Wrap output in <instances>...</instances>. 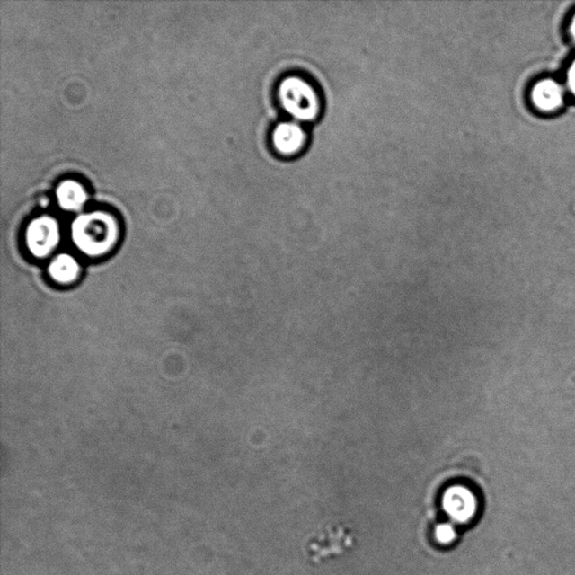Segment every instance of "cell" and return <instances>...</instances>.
Listing matches in <instances>:
<instances>
[{"label":"cell","mask_w":575,"mask_h":575,"mask_svg":"<svg viewBox=\"0 0 575 575\" xmlns=\"http://www.w3.org/2000/svg\"><path fill=\"white\" fill-rule=\"evenodd\" d=\"M71 237L84 254L97 258L114 249L119 237V227L114 216L105 211L78 216L71 225Z\"/></svg>","instance_id":"cell-1"},{"label":"cell","mask_w":575,"mask_h":575,"mask_svg":"<svg viewBox=\"0 0 575 575\" xmlns=\"http://www.w3.org/2000/svg\"><path fill=\"white\" fill-rule=\"evenodd\" d=\"M279 102L283 110L296 121H310L321 112V98L309 81L298 75H289L279 84Z\"/></svg>","instance_id":"cell-2"},{"label":"cell","mask_w":575,"mask_h":575,"mask_svg":"<svg viewBox=\"0 0 575 575\" xmlns=\"http://www.w3.org/2000/svg\"><path fill=\"white\" fill-rule=\"evenodd\" d=\"M60 238L58 220L49 216L31 220L26 229V245L35 258H47L57 249Z\"/></svg>","instance_id":"cell-3"},{"label":"cell","mask_w":575,"mask_h":575,"mask_svg":"<svg viewBox=\"0 0 575 575\" xmlns=\"http://www.w3.org/2000/svg\"><path fill=\"white\" fill-rule=\"evenodd\" d=\"M443 503L447 515L458 524H469L474 519L479 508L475 492L463 483L452 484L445 490Z\"/></svg>","instance_id":"cell-4"},{"label":"cell","mask_w":575,"mask_h":575,"mask_svg":"<svg viewBox=\"0 0 575 575\" xmlns=\"http://www.w3.org/2000/svg\"><path fill=\"white\" fill-rule=\"evenodd\" d=\"M271 139L279 155L290 156L303 151L307 135L298 121H282L274 128Z\"/></svg>","instance_id":"cell-5"},{"label":"cell","mask_w":575,"mask_h":575,"mask_svg":"<svg viewBox=\"0 0 575 575\" xmlns=\"http://www.w3.org/2000/svg\"><path fill=\"white\" fill-rule=\"evenodd\" d=\"M532 101L539 111H554L563 105V88L555 80L539 81L532 90Z\"/></svg>","instance_id":"cell-6"},{"label":"cell","mask_w":575,"mask_h":575,"mask_svg":"<svg viewBox=\"0 0 575 575\" xmlns=\"http://www.w3.org/2000/svg\"><path fill=\"white\" fill-rule=\"evenodd\" d=\"M80 273L78 261L69 254H58L49 265V277L60 285H70L79 278Z\"/></svg>","instance_id":"cell-7"},{"label":"cell","mask_w":575,"mask_h":575,"mask_svg":"<svg viewBox=\"0 0 575 575\" xmlns=\"http://www.w3.org/2000/svg\"><path fill=\"white\" fill-rule=\"evenodd\" d=\"M57 197L58 205L67 211L80 210L88 200V193L84 188L72 180H67L58 187Z\"/></svg>","instance_id":"cell-8"},{"label":"cell","mask_w":575,"mask_h":575,"mask_svg":"<svg viewBox=\"0 0 575 575\" xmlns=\"http://www.w3.org/2000/svg\"><path fill=\"white\" fill-rule=\"evenodd\" d=\"M568 84L571 90L575 96V60L572 65H571L569 72H568Z\"/></svg>","instance_id":"cell-9"},{"label":"cell","mask_w":575,"mask_h":575,"mask_svg":"<svg viewBox=\"0 0 575 575\" xmlns=\"http://www.w3.org/2000/svg\"><path fill=\"white\" fill-rule=\"evenodd\" d=\"M570 34H571V36H572V39L575 40V15L573 17L572 22H571Z\"/></svg>","instance_id":"cell-10"}]
</instances>
